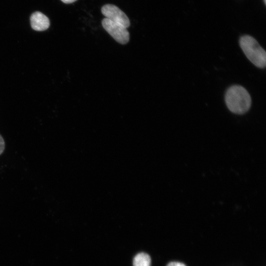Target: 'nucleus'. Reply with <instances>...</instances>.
Listing matches in <instances>:
<instances>
[{
	"label": "nucleus",
	"mask_w": 266,
	"mask_h": 266,
	"mask_svg": "<svg viewBox=\"0 0 266 266\" xmlns=\"http://www.w3.org/2000/svg\"><path fill=\"white\" fill-rule=\"evenodd\" d=\"M239 44L248 60L255 66L263 68L266 65V53L258 41L249 35L242 36Z\"/></svg>",
	"instance_id": "nucleus-2"
},
{
	"label": "nucleus",
	"mask_w": 266,
	"mask_h": 266,
	"mask_svg": "<svg viewBox=\"0 0 266 266\" xmlns=\"http://www.w3.org/2000/svg\"><path fill=\"white\" fill-rule=\"evenodd\" d=\"M101 24L104 29L118 43H127L130 39V34L127 28L121 25L104 18Z\"/></svg>",
	"instance_id": "nucleus-3"
},
{
	"label": "nucleus",
	"mask_w": 266,
	"mask_h": 266,
	"mask_svg": "<svg viewBox=\"0 0 266 266\" xmlns=\"http://www.w3.org/2000/svg\"><path fill=\"white\" fill-rule=\"evenodd\" d=\"M61 0L65 3L68 4V3H72L77 0Z\"/></svg>",
	"instance_id": "nucleus-9"
},
{
	"label": "nucleus",
	"mask_w": 266,
	"mask_h": 266,
	"mask_svg": "<svg viewBox=\"0 0 266 266\" xmlns=\"http://www.w3.org/2000/svg\"><path fill=\"white\" fill-rule=\"evenodd\" d=\"M264 1H265V2H266V0H264Z\"/></svg>",
	"instance_id": "nucleus-10"
},
{
	"label": "nucleus",
	"mask_w": 266,
	"mask_h": 266,
	"mask_svg": "<svg viewBox=\"0 0 266 266\" xmlns=\"http://www.w3.org/2000/svg\"><path fill=\"white\" fill-rule=\"evenodd\" d=\"M225 99L228 109L234 114H243L251 107V97L248 91L240 85H233L229 88Z\"/></svg>",
	"instance_id": "nucleus-1"
},
{
	"label": "nucleus",
	"mask_w": 266,
	"mask_h": 266,
	"mask_svg": "<svg viewBox=\"0 0 266 266\" xmlns=\"http://www.w3.org/2000/svg\"><path fill=\"white\" fill-rule=\"evenodd\" d=\"M4 148L5 142L2 136L0 134V155L3 153Z\"/></svg>",
	"instance_id": "nucleus-7"
},
{
	"label": "nucleus",
	"mask_w": 266,
	"mask_h": 266,
	"mask_svg": "<svg viewBox=\"0 0 266 266\" xmlns=\"http://www.w3.org/2000/svg\"><path fill=\"white\" fill-rule=\"evenodd\" d=\"M150 256L145 253L137 254L133 258V266H151Z\"/></svg>",
	"instance_id": "nucleus-6"
},
{
	"label": "nucleus",
	"mask_w": 266,
	"mask_h": 266,
	"mask_svg": "<svg viewBox=\"0 0 266 266\" xmlns=\"http://www.w3.org/2000/svg\"><path fill=\"white\" fill-rule=\"evenodd\" d=\"M31 27L37 31H43L47 30L50 26L48 18L40 12H35L30 17Z\"/></svg>",
	"instance_id": "nucleus-5"
},
{
	"label": "nucleus",
	"mask_w": 266,
	"mask_h": 266,
	"mask_svg": "<svg viewBox=\"0 0 266 266\" xmlns=\"http://www.w3.org/2000/svg\"><path fill=\"white\" fill-rule=\"evenodd\" d=\"M166 266H186L184 264L177 262H172L167 264Z\"/></svg>",
	"instance_id": "nucleus-8"
},
{
	"label": "nucleus",
	"mask_w": 266,
	"mask_h": 266,
	"mask_svg": "<svg viewBox=\"0 0 266 266\" xmlns=\"http://www.w3.org/2000/svg\"><path fill=\"white\" fill-rule=\"evenodd\" d=\"M102 14L108 19L118 23L126 28L130 26V21L126 14L117 6L106 4L101 8Z\"/></svg>",
	"instance_id": "nucleus-4"
}]
</instances>
